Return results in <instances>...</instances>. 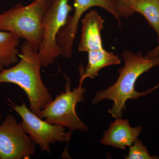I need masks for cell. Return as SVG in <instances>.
Segmentation results:
<instances>
[{"instance_id":"8992f818","label":"cell","mask_w":159,"mask_h":159,"mask_svg":"<svg viewBox=\"0 0 159 159\" xmlns=\"http://www.w3.org/2000/svg\"><path fill=\"white\" fill-rule=\"evenodd\" d=\"M9 100L10 102L7 103L8 105L22 119L21 122H19L21 127L34 144L39 145L42 151L49 154L51 144L67 142L70 139L71 134L66 132V127L43 120L28 108L25 103L19 106Z\"/></svg>"},{"instance_id":"6da1fadb","label":"cell","mask_w":159,"mask_h":159,"mask_svg":"<svg viewBox=\"0 0 159 159\" xmlns=\"http://www.w3.org/2000/svg\"><path fill=\"white\" fill-rule=\"evenodd\" d=\"M122 57L124 65L118 71L119 75L116 81L106 89L97 91L92 100L94 105L105 99L112 101V107L108 113L115 119L122 117L129 99L146 97L159 87L158 84L144 92H138L135 89L137 80L142 74L159 66V56L149 57L144 56L142 52L134 53L125 50Z\"/></svg>"},{"instance_id":"ffe728a7","label":"cell","mask_w":159,"mask_h":159,"mask_svg":"<svg viewBox=\"0 0 159 159\" xmlns=\"http://www.w3.org/2000/svg\"><path fill=\"white\" fill-rule=\"evenodd\" d=\"M41 1H47V2H48V1H47V0H41Z\"/></svg>"},{"instance_id":"5b68a950","label":"cell","mask_w":159,"mask_h":159,"mask_svg":"<svg viewBox=\"0 0 159 159\" xmlns=\"http://www.w3.org/2000/svg\"><path fill=\"white\" fill-rule=\"evenodd\" d=\"M73 8L68 0H54L48 7L43 20V37L38 53L42 67L54 63L61 55L56 38L61 29L67 23Z\"/></svg>"},{"instance_id":"ba28073f","label":"cell","mask_w":159,"mask_h":159,"mask_svg":"<svg viewBox=\"0 0 159 159\" xmlns=\"http://www.w3.org/2000/svg\"><path fill=\"white\" fill-rule=\"evenodd\" d=\"M142 126L131 127L128 119L116 118L109 124V127L102 134L101 144L125 150L130 147L142 131Z\"/></svg>"},{"instance_id":"2e32d148","label":"cell","mask_w":159,"mask_h":159,"mask_svg":"<svg viewBox=\"0 0 159 159\" xmlns=\"http://www.w3.org/2000/svg\"><path fill=\"white\" fill-rule=\"evenodd\" d=\"M145 56L149 57H157L159 56V43L158 45L151 51H148Z\"/></svg>"},{"instance_id":"7a4b0ae2","label":"cell","mask_w":159,"mask_h":159,"mask_svg":"<svg viewBox=\"0 0 159 159\" xmlns=\"http://www.w3.org/2000/svg\"><path fill=\"white\" fill-rule=\"evenodd\" d=\"M20 51L19 62L0 71V84H13L22 89L29 99L30 110L39 116L53 99L41 77L42 66L37 48L25 40Z\"/></svg>"},{"instance_id":"5bb4252c","label":"cell","mask_w":159,"mask_h":159,"mask_svg":"<svg viewBox=\"0 0 159 159\" xmlns=\"http://www.w3.org/2000/svg\"><path fill=\"white\" fill-rule=\"evenodd\" d=\"M92 6V7H100L111 13L116 18L119 27L122 26L121 18L118 12L117 0H84Z\"/></svg>"},{"instance_id":"d6986e66","label":"cell","mask_w":159,"mask_h":159,"mask_svg":"<svg viewBox=\"0 0 159 159\" xmlns=\"http://www.w3.org/2000/svg\"><path fill=\"white\" fill-rule=\"evenodd\" d=\"M1 119H2V114L0 113V122H1Z\"/></svg>"},{"instance_id":"9a60e30c","label":"cell","mask_w":159,"mask_h":159,"mask_svg":"<svg viewBox=\"0 0 159 159\" xmlns=\"http://www.w3.org/2000/svg\"><path fill=\"white\" fill-rule=\"evenodd\" d=\"M136 0H117L118 12L121 18L127 19L134 14L132 6Z\"/></svg>"},{"instance_id":"9c48e42d","label":"cell","mask_w":159,"mask_h":159,"mask_svg":"<svg viewBox=\"0 0 159 159\" xmlns=\"http://www.w3.org/2000/svg\"><path fill=\"white\" fill-rule=\"evenodd\" d=\"M105 20L97 10L93 9L86 13L82 20V29L77 50L89 52L104 49L101 32Z\"/></svg>"},{"instance_id":"3957f363","label":"cell","mask_w":159,"mask_h":159,"mask_svg":"<svg viewBox=\"0 0 159 159\" xmlns=\"http://www.w3.org/2000/svg\"><path fill=\"white\" fill-rule=\"evenodd\" d=\"M51 3L34 0L30 5L17 4L0 14V31H6L24 39L39 48L43 37V20Z\"/></svg>"},{"instance_id":"ac0fdd59","label":"cell","mask_w":159,"mask_h":159,"mask_svg":"<svg viewBox=\"0 0 159 159\" xmlns=\"http://www.w3.org/2000/svg\"><path fill=\"white\" fill-rule=\"evenodd\" d=\"M53 1H54V0H47V1H48V2L50 3L52 2Z\"/></svg>"},{"instance_id":"30bf717a","label":"cell","mask_w":159,"mask_h":159,"mask_svg":"<svg viewBox=\"0 0 159 159\" xmlns=\"http://www.w3.org/2000/svg\"><path fill=\"white\" fill-rule=\"evenodd\" d=\"M88 53V63L85 68L81 65L79 68V85L87 78L93 79L99 75L101 69L111 66L118 65L121 60L117 54L103 49L98 51H91Z\"/></svg>"},{"instance_id":"52a82bcc","label":"cell","mask_w":159,"mask_h":159,"mask_svg":"<svg viewBox=\"0 0 159 159\" xmlns=\"http://www.w3.org/2000/svg\"><path fill=\"white\" fill-rule=\"evenodd\" d=\"M35 145L15 117L7 115L0 125V159H30Z\"/></svg>"},{"instance_id":"e0dca14e","label":"cell","mask_w":159,"mask_h":159,"mask_svg":"<svg viewBox=\"0 0 159 159\" xmlns=\"http://www.w3.org/2000/svg\"><path fill=\"white\" fill-rule=\"evenodd\" d=\"M3 68H4V66H2V65L0 64V71L2 70Z\"/></svg>"},{"instance_id":"277c9868","label":"cell","mask_w":159,"mask_h":159,"mask_svg":"<svg viewBox=\"0 0 159 159\" xmlns=\"http://www.w3.org/2000/svg\"><path fill=\"white\" fill-rule=\"evenodd\" d=\"M65 77V92L57 95L42 111L39 117L51 124L64 126L71 132L79 130L87 132L88 126L80 120L76 111L77 103L85 101L84 94L87 89L79 85L72 90L70 79L68 76Z\"/></svg>"},{"instance_id":"8fae6325","label":"cell","mask_w":159,"mask_h":159,"mask_svg":"<svg viewBox=\"0 0 159 159\" xmlns=\"http://www.w3.org/2000/svg\"><path fill=\"white\" fill-rule=\"evenodd\" d=\"M20 38L8 31H0V64L9 67L17 63Z\"/></svg>"},{"instance_id":"4fadbf2b","label":"cell","mask_w":159,"mask_h":159,"mask_svg":"<svg viewBox=\"0 0 159 159\" xmlns=\"http://www.w3.org/2000/svg\"><path fill=\"white\" fill-rule=\"evenodd\" d=\"M126 159H159V156H152L148 152L147 147L138 138L133 145L129 147L128 154Z\"/></svg>"},{"instance_id":"7c38bea8","label":"cell","mask_w":159,"mask_h":159,"mask_svg":"<svg viewBox=\"0 0 159 159\" xmlns=\"http://www.w3.org/2000/svg\"><path fill=\"white\" fill-rule=\"evenodd\" d=\"M132 10L144 16L156 32L159 43V0H136Z\"/></svg>"}]
</instances>
